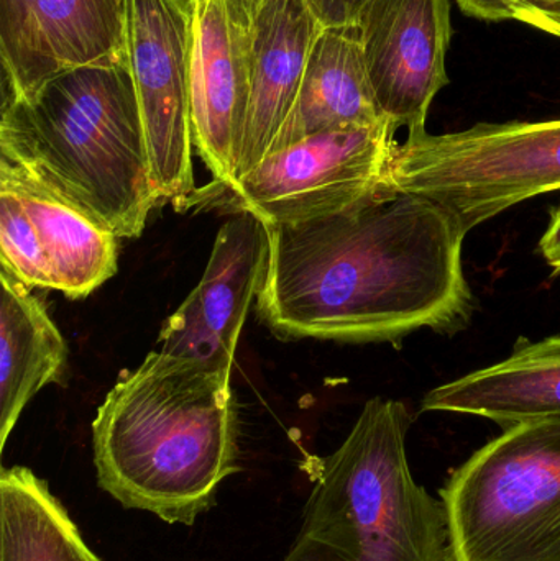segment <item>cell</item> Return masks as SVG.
<instances>
[{"instance_id":"obj_1","label":"cell","mask_w":560,"mask_h":561,"mask_svg":"<svg viewBox=\"0 0 560 561\" xmlns=\"http://www.w3.org/2000/svg\"><path fill=\"white\" fill-rule=\"evenodd\" d=\"M266 229L256 310L279 339L400 343L421 329L457 333L472 319L467 232L427 197L377 190L339 213Z\"/></svg>"},{"instance_id":"obj_2","label":"cell","mask_w":560,"mask_h":561,"mask_svg":"<svg viewBox=\"0 0 560 561\" xmlns=\"http://www.w3.org/2000/svg\"><path fill=\"white\" fill-rule=\"evenodd\" d=\"M230 373L160 350L125 371L92 422L101 490L127 510L193 526L240 470Z\"/></svg>"},{"instance_id":"obj_3","label":"cell","mask_w":560,"mask_h":561,"mask_svg":"<svg viewBox=\"0 0 560 561\" xmlns=\"http://www.w3.org/2000/svg\"><path fill=\"white\" fill-rule=\"evenodd\" d=\"M0 171L117 239H137L161 203L128 61L79 66L23 98L2 95Z\"/></svg>"},{"instance_id":"obj_4","label":"cell","mask_w":560,"mask_h":561,"mask_svg":"<svg viewBox=\"0 0 560 561\" xmlns=\"http://www.w3.org/2000/svg\"><path fill=\"white\" fill-rule=\"evenodd\" d=\"M404 402L370 399L325 458L283 561H454L441 497L414 480Z\"/></svg>"},{"instance_id":"obj_5","label":"cell","mask_w":560,"mask_h":561,"mask_svg":"<svg viewBox=\"0 0 560 561\" xmlns=\"http://www.w3.org/2000/svg\"><path fill=\"white\" fill-rule=\"evenodd\" d=\"M439 497L454 561H560V414L503 428Z\"/></svg>"},{"instance_id":"obj_6","label":"cell","mask_w":560,"mask_h":561,"mask_svg":"<svg viewBox=\"0 0 560 561\" xmlns=\"http://www.w3.org/2000/svg\"><path fill=\"white\" fill-rule=\"evenodd\" d=\"M560 190V118L473 125L454 134L408 135L395 145L378 186L449 210L467 233L539 194Z\"/></svg>"},{"instance_id":"obj_7","label":"cell","mask_w":560,"mask_h":561,"mask_svg":"<svg viewBox=\"0 0 560 561\" xmlns=\"http://www.w3.org/2000/svg\"><path fill=\"white\" fill-rule=\"evenodd\" d=\"M397 128L324 131L268 153L232 186L204 187L187 207H220L230 216L250 213L266 226L298 224L347 209L375 193L387 173Z\"/></svg>"},{"instance_id":"obj_8","label":"cell","mask_w":560,"mask_h":561,"mask_svg":"<svg viewBox=\"0 0 560 561\" xmlns=\"http://www.w3.org/2000/svg\"><path fill=\"white\" fill-rule=\"evenodd\" d=\"M191 0H127V56L161 201L196 193L191 127Z\"/></svg>"},{"instance_id":"obj_9","label":"cell","mask_w":560,"mask_h":561,"mask_svg":"<svg viewBox=\"0 0 560 561\" xmlns=\"http://www.w3.org/2000/svg\"><path fill=\"white\" fill-rule=\"evenodd\" d=\"M117 237L13 174L0 171L2 270L28 287L82 299L117 273Z\"/></svg>"},{"instance_id":"obj_10","label":"cell","mask_w":560,"mask_h":561,"mask_svg":"<svg viewBox=\"0 0 560 561\" xmlns=\"http://www.w3.org/2000/svg\"><path fill=\"white\" fill-rule=\"evenodd\" d=\"M357 26L381 114L408 135L426 131L431 104L449 82V0H368Z\"/></svg>"},{"instance_id":"obj_11","label":"cell","mask_w":560,"mask_h":561,"mask_svg":"<svg viewBox=\"0 0 560 561\" xmlns=\"http://www.w3.org/2000/svg\"><path fill=\"white\" fill-rule=\"evenodd\" d=\"M0 56L5 98L79 66L128 61L127 0H0Z\"/></svg>"},{"instance_id":"obj_12","label":"cell","mask_w":560,"mask_h":561,"mask_svg":"<svg viewBox=\"0 0 560 561\" xmlns=\"http://www.w3.org/2000/svg\"><path fill=\"white\" fill-rule=\"evenodd\" d=\"M268 256L265 224L250 213L232 214L217 233L203 279L164 322L158 350L232 368L247 313L265 280Z\"/></svg>"},{"instance_id":"obj_13","label":"cell","mask_w":560,"mask_h":561,"mask_svg":"<svg viewBox=\"0 0 560 561\" xmlns=\"http://www.w3.org/2000/svg\"><path fill=\"white\" fill-rule=\"evenodd\" d=\"M191 5L193 145L213 173L210 184L227 187L236 180L249 108L250 32L233 23L224 0H191Z\"/></svg>"},{"instance_id":"obj_14","label":"cell","mask_w":560,"mask_h":561,"mask_svg":"<svg viewBox=\"0 0 560 561\" xmlns=\"http://www.w3.org/2000/svg\"><path fill=\"white\" fill-rule=\"evenodd\" d=\"M322 28L306 0H266L256 15L250 28L249 108L233 183L268 154Z\"/></svg>"},{"instance_id":"obj_15","label":"cell","mask_w":560,"mask_h":561,"mask_svg":"<svg viewBox=\"0 0 560 561\" xmlns=\"http://www.w3.org/2000/svg\"><path fill=\"white\" fill-rule=\"evenodd\" d=\"M388 122L368 79L358 26L322 28L312 46L298 98L268 153L305 138Z\"/></svg>"},{"instance_id":"obj_16","label":"cell","mask_w":560,"mask_h":561,"mask_svg":"<svg viewBox=\"0 0 560 561\" xmlns=\"http://www.w3.org/2000/svg\"><path fill=\"white\" fill-rule=\"evenodd\" d=\"M421 412L477 415L503 428L560 414V335L519 340L503 362L427 392Z\"/></svg>"},{"instance_id":"obj_17","label":"cell","mask_w":560,"mask_h":561,"mask_svg":"<svg viewBox=\"0 0 560 561\" xmlns=\"http://www.w3.org/2000/svg\"><path fill=\"white\" fill-rule=\"evenodd\" d=\"M0 448L30 399L61 381L68 346L32 287L0 272Z\"/></svg>"},{"instance_id":"obj_18","label":"cell","mask_w":560,"mask_h":561,"mask_svg":"<svg viewBox=\"0 0 560 561\" xmlns=\"http://www.w3.org/2000/svg\"><path fill=\"white\" fill-rule=\"evenodd\" d=\"M0 561H102L46 481L30 468L0 473Z\"/></svg>"},{"instance_id":"obj_19","label":"cell","mask_w":560,"mask_h":561,"mask_svg":"<svg viewBox=\"0 0 560 561\" xmlns=\"http://www.w3.org/2000/svg\"><path fill=\"white\" fill-rule=\"evenodd\" d=\"M506 20H516L560 38V0H522L510 7Z\"/></svg>"},{"instance_id":"obj_20","label":"cell","mask_w":560,"mask_h":561,"mask_svg":"<svg viewBox=\"0 0 560 561\" xmlns=\"http://www.w3.org/2000/svg\"><path fill=\"white\" fill-rule=\"evenodd\" d=\"M316 19L324 28L357 25L368 0H306Z\"/></svg>"},{"instance_id":"obj_21","label":"cell","mask_w":560,"mask_h":561,"mask_svg":"<svg viewBox=\"0 0 560 561\" xmlns=\"http://www.w3.org/2000/svg\"><path fill=\"white\" fill-rule=\"evenodd\" d=\"M522 0H456L464 15L483 22H505L510 7Z\"/></svg>"},{"instance_id":"obj_22","label":"cell","mask_w":560,"mask_h":561,"mask_svg":"<svg viewBox=\"0 0 560 561\" xmlns=\"http://www.w3.org/2000/svg\"><path fill=\"white\" fill-rule=\"evenodd\" d=\"M539 250L548 265L560 273V207L552 213L551 224L539 242Z\"/></svg>"},{"instance_id":"obj_23","label":"cell","mask_w":560,"mask_h":561,"mask_svg":"<svg viewBox=\"0 0 560 561\" xmlns=\"http://www.w3.org/2000/svg\"><path fill=\"white\" fill-rule=\"evenodd\" d=\"M224 3L233 23L245 32H250L266 0H224Z\"/></svg>"}]
</instances>
